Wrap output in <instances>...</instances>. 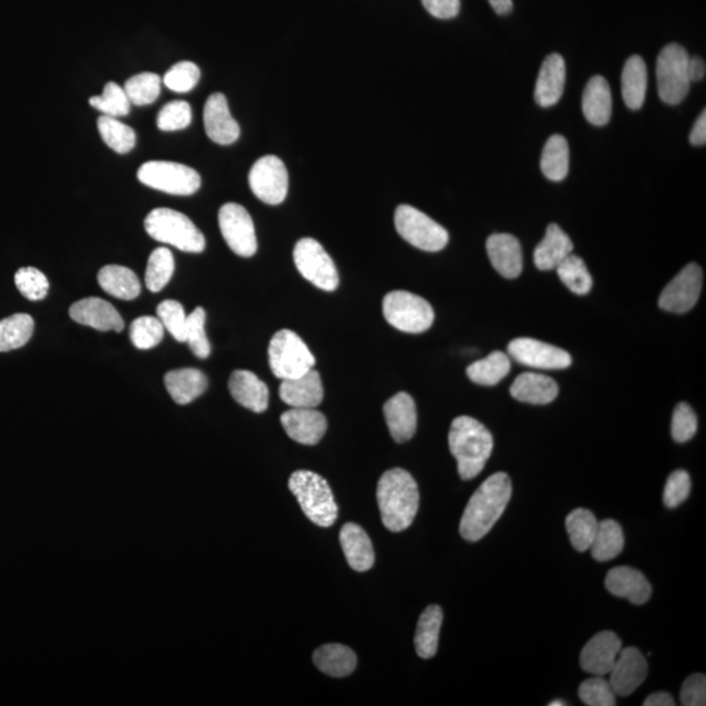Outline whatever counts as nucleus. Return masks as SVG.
Instances as JSON below:
<instances>
[{"label": "nucleus", "mask_w": 706, "mask_h": 706, "mask_svg": "<svg viewBox=\"0 0 706 706\" xmlns=\"http://www.w3.org/2000/svg\"><path fill=\"white\" fill-rule=\"evenodd\" d=\"M204 129L208 138L220 146H229L240 138V126L229 112L228 101L223 93L208 97L203 112Z\"/></svg>", "instance_id": "nucleus-17"}, {"label": "nucleus", "mask_w": 706, "mask_h": 706, "mask_svg": "<svg viewBox=\"0 0 706 706\" xmlns=\"http://www.w3.org/2000/svg\"><path fill=\"white\" fill-rule=\"evenodd\" d=\"M138 180L170 195H193L202 184L197 170L173 161H147L138 170Z\"/></svg>", "instance_id": "nucleus-10"}, {"label": "nucleus", "mask_w": 706, "mask_h": 706, "mask_svg": "<svg viewBox=\"0 0 706 706\" xmlns=\"http://www.w3.org/2000/svg\"><path fill=\"white\" fill-rule=\"evenodd\" d=\"M314 665L323 674L344 678L356 669L357 658L353 650L340 644L323 645L313 656Z\"/></svg>", "instance_id": "nucleus-34"}, {"label": "nucleus", "mask_w": 706, "mask_h": 706, "mask_svg": "<svg viewBox=\"0 0 706 706\" xmlns=\"http://www.w3.org/2000/svg\"><path fill=\"white\" fill-rule=\"evenodd\" d=\"M582 703L589 706H615L616 695L605 676L593 675L578 688Z\"/></svg>", "instance_id": "nucleus-48"}, {"label": "nucleus", "mask_w": 706, "mask_h": 706, "mask_svg": "<svg viewBox=\"0 0 706 706\" xmlns=\"http://www.w3.org/2000/svg\"><path fill=\"white\" fill-rule=\"evenodd\" d=\"M449 448L463 480L476 478L483 471L493 450L492 433L470 416L454 419L449 432Z\"/></svg>", "instance_id": "nucleus-3"}, {"label": "nucleus", "mask_w": 706, "mask_h": 706, "mask_svg": "<svg viewBox=\"0 0 706 706\" xmlns=\"http://www.w3.org/2000/svg\"><path fill=\"white\" fill-rule=\"evenodd\" d=\"M384 414L394 441H410L418 428V412L410 394L398 393L385 403Z\"/></svg>", "instance_id": "nucleus-22"}, {"label": "nucleus", "mask_w": 706, "mask_h": 706, "mask_svg": "<svg viewBox=\"0 0 706 706\" xmlns=\"http://www.w3.org/2000/svg\"><path fill=\"white\" fill-rule=\"evenodd\" d=\"M70 317L79 325L89 326L99 331L121 333L125 329V322L117 309L99 297L76 301L70 308Z\"/></svg>", "instance_id": "nucleus-19"}, {"label": "nucleus", "mask_w": 706, "mask_h": 706, "mask_svg": "<svg viewBox=\"0 0 706 706\" xmlns=\"http://www.w3.org/2000/svg\"><path fill=\"white\" fill-rule=\"evenodd\" d=\"M489 261L495 270L506 279H516L523 269L520 241L508 233H496L487 240Z\"/></svg>", "instance_id": "nucleus-23"}, {"label": "nucleus", "mask_w": 706, "mask_h": 706, "mask_svg": "<svg viewBox=\"0 0 706 706\" xmlns=\"http://www.w3.org/2000/svg\"><path fill=\"white\" fill-rule=\"evenodd\" d=\"M692 488L691 476L687 471L676 470L667 479L663 503L666 508L675 509L682 505L690 496Z\"/></svg>", "instance_id": "nucleus-53"}, {"label": "nucleus", "mask_w": 706, "mask_h": 706, "mask_svg": "<svg viewBox=\"0 0 706 706\" xmlns=\"http://www.w3.org/2000/svg\"><path fill=\"white\" fill-rule=\"evenodd\" d=\"M648 89V70L640 55H632L625 62L622 74V95L625 105L640 110L644 105Z\"/></svg>", "instance_id": "nucleus-32"}, {"label": "nucleus", "mask_w": 706, "mask_h": 706, "mask_svg": "<svg viewBox=\"0 0 706 706\" xmlns=\"http://www.w3.org/2000/svg\"><path fill=\"white\" fill-rule=\"evenodd\" d=\"M164 382L170 397L181 406L201 397L208 387L206 374L195 368L172 370L165 374Z\"/></svg>", "instance_id": "nucleus-29"}, {"label": "nucleus", "mask_w": 706, "mask_h": 706, "mask_svg": "<svg viewBox=\"0 0 706 706\" xmlns=\"http://www.w3.org/2000/svg\"><path fill=\"white\" fill-rule=\"evenodd\" d=\"M565 705H568V704L565 703V701H561V700L552 701V703L548 704V706H565Z\"/></svg>", "instance_id": "nucleus-61"}, {"label": "nucleus", "mask_w": 706, "mask_h": 706, "mask_svg": "<svg viewBox=\"0 0 706 706\" xmlns=\"http://www.w3.org/2000/svg\"><path fill=\"white\" fill-rule=\"evenodd\" d=\"M606 589L615 597L628 599L632 605H645L652 597V585L644 574L631 567L612 568L607 573Z\"/></svg>", "instance_id": "nucleus-21"}, {"label": "nucleus", "mask_w": 706, "mask_h": 706, "mask_svg": "<svg viewBox=\"0 0 706 706\" xmlns=\"http://www.w3.org/2000/svg\"><path fill=\"white\" fill-rule=\"evenodd\" d=\"M624 548V533L622 526L614 520L599 522L597 534L591 544L590 551L594 560L599 563L614 560L622 554Z\"/></svg>", "instance_id": "nucleus-37"}, {"label": "nucleus", "mask_w": 706, "mask_h": 706, "mask_svg": "<svg viewBox=\"0 0 706 706\" xmlns=\"http://www.w3.org/2000/svg\"><path fill=\"white\" fill-rule=\"evenodd\" d=\"M377 501L386 529L391 533H401L412 525L418 514V484L406 470L386 471L378 482Z\"/></svg>", "instance_id": "nucleus-2"}, {"label": "nucleus", "mask_w": 706, "mask_h": 706, "mask_svg": "<svg viewBox=\"0 0 706 706\" xmlns=\"http://www.w3.org/2000/svg\"><path fill=\"white\" fill-rule=\"evenodd\" d=\"M340 544H342L347 563L356 572H367L374 565L372 540L365 533L363 527L356 523H346L340 530Z\"/></svg>", "instance_id": "nucleus-27"}, {"label": "nucleus", "mask_w": 706, "mask_h": 706, "mask_svg": "<svg viewBox=\"0 0 706 706\" xmlns=\"http://www.w3.org/2000/svg\"><path fill=\"white\" fill-rule=\"evenodd\" d=\"M221 235L233 253L250 258L257 253L258 242L252 216L241 204L227 203L219 211Z\"/></svg>", "instance_id": "nucleus-12"}, {"label": "nucleus", "mask_w": 706, "mask_h": 706, "mask_svg": "<svg viewBox=\"0 0 706 706\" xmlns=\"http://www.w3.org/2000/svg\"><path fill=\"white\" fill-rule=\"evenodd\" d=\"M514 399L523 403L548 404L554 402L559 387L551 377L539 373H522L510 387Z\"/></svg>", "instance_id": "nucleus-30"}, {"label": "nucleus", "mask_w": 706, "mask_h": 706, "mask_svg": "<svg viewBox=\"0 0 706 706\" xmlns=\"http://www.w3.org/2000/svg\"><path fill=\"white\" fill-rule=\"evenodd\" d=\"M300 274L322 291L333 292L339 286V275L333 258L314 238H301L293 250Z\"/></svg>", "instance_id": "nucleus-11"}, {"label": "nucleus", "mask_w": 706, "mask_h": 706, "mask_svg": "<svg viewBox=\"0 0 706 706\" xmlns=\"http://www.w3.org/2000/svg\"><path fill=\"white\" fill-rule=\"evenodd\" d=\"M89 105L99 110L104 116L113 118L127 116L131 108V102L125 89L114 82L105 85L104 93L101 96L91 97Z\"/></svg>", "instance_id": "nucleus-45"}, {"label": "nucleus", "mask_w": 706, "mask_h": 706, "mask_svg": "<svg viewBox=\"0 0 706 706\" xmlns=\"http://www.w3.org/2000/svg\"><path fill=\"white\" fill-rule=\"evenodd\" d=\"M97 127L106 146L117 153H127L133 150L136 143L134 129L125 125L117 118L102 116L97 119Z\"/></svg>", "instance_id": "nucleus-41"}, {"label": "nucleus", "mask_w": 706, "mask_h": 706, "mask_svg": "<svg viewBox=\"0 0 706 706\" xmlns=\"http://www.w3.org/2000/svg\"><path fill=\"white\" fill-rule=\"evenodd\" d=\"M174 274V257L167 248L153 250L148 259L146 286L151 292L163 291Z\"/></svg>", "instance_id": "nucleus-43"}, {"label": "nucleus", "mask_w": 706, "mask_h": 706, "mask_svg": "<svg viewBox=\"0 0 706 706\" xmlns=\"http://www.w3.org/2000/svg\"><path fill=\"white\" fill-rule=\"evenodd\" d=\"M15 284L21 295L31 301H41L48 296L49 280L34 267H23L16 272Z\"/></svg>", "instance_id": "nucleus-50"}, {"label": "nucleus", "mask_w": 706, "mask_h": 706, "mask_svg": "<svg viewBox=\"0 0 706 706\" xmlns=\"http://www.w3.org/2000/svg\"><path fill=\"white\" fill-rule=\"evenodd\" d=\"M680 701L684 706L706 705V678L704 674L688 676L680 691Z\"/></svg>", "instance_id": "nucleus-55"}, {"label": "nucleus", "mask_w": 706, "mask_h": 706, "mask_svg": "<svg viewBox=\"0 0 706 706\" xmlns=\"http://www.w3.org/2000/svg\"><path fill=\"white\" fill-rule=\"evenodd\" d=\"M144 228L153 240L174 246L181 252L202 253L206 238L197 225L181 212L156 208L144 220Z\"/></svg>", "instance_id": "nucleus-5"}, {"label": "nucleus", "mask_w": 706, "mask_h": 706, "mask_svg": "<svg viewBox=\"0 0 706 706\" xmlns=\"http://www.w3.org/2000/svg\"><path fill=\"white\" fill-rule=\"evenodd\" d=\"M582 112L591 125L605 126L612 114L610 85L603 76H593L586 85L582 97Z\"/></svg>", "instance_id": "nucleus-31"}, {"label": "nucleus", "mask_w": 706, "mask_h": 706, "mask_svg": "<svg viewBox=\"0 0 706 706\" xmlns=\"http://www.w3.org/2000/svg\"><path fill=\"white\" fill-rule=\"evenodd\" d=\"M706 66L703 59L699 57H693L688 59V76H690L691 83L700 82L705 78Z\"/></svg>", "instance_id": "nucleus-58"}, {"label": "nucleus", "mask_w": 706, "mask_h": 706, "mask_svg": "<svg viewBox=\"0 0 706 706\" xmlns=\"http://www.w3.org/2000/svg\"><path fill=\"white\" fill-rule=\"evenodd\" d=\"M442 620L444 614L440 606H429L421 614L415 635L416 653L420 658L429 659L436 656Z\"/></svg>", "instance_id": "nucleus-35"}, {"label": "nucleus", "mask_w": 706, "mask_h": 706, "mask_svg": "<svg viewBox=\"0 0 706 706\" xmlns=\"http://www.w3.org/2000/svg\"><path fill=\"white\" fill-rule=\"evenodd\" d=\"M199 79H201L199 67L193 62L184 61L170 68L163 82L170 91L186 93L197 87Z\"/></svg>", "instance_id": "nucleus-51"}, {"label": "nucleus", "mask_w": 706, "mask_h": 706, "mask_svg": "<svg viewBox=\"0 0 706 706\" xmlns=\"http://www.w3.org/2000/svg\"><path fill=\"white\" fill-rule=\"evenodd\" d=\"M648 673V661L639 649L622 648L608 674V682L616 696L627 697L645 682Z\"/></svg>", "instance_id": "nucleus-16"}, {"label": "nucleus", "mask_w": 706, "mask_h": 706, "mask_svg": "<svg viewBox=\"0 0 706 706\" xmlns=\"http://www.w3.org/2000/svg\"><path fill=\"white\" fill-rule=\"evenodd\" d=\"M131 104L146 106L152 104L160 96L161 78L153 72H142L127 80L125 87Z\"/></svg>", "instance_id": "nucleus-44"}, {"label": "nucleus", "mask_w": 706, "mask_h": 706, "mask_svg": "<svg viewBox=\"0 0 706 706\" xmlns=\"http://www.w3.org/2000/svg\"><path fill=\"white\" fill-rule=\"evenodd\" d=\"M512 480L505 472H496L476 489L463 513L459 533L467 542L483 539L500 520L512 497Z\"/></svg>", "instance_id": "nucleus-1"}, {"label": "nucleus", "mask_w": 706, "mask_h": 706, "mask_svg": "<svg viewBox=\"0 0 706 706\" xmlns=\"http://www.w3.org/2000/svg\"><path fill=\"white\" fill-rule=\"evenodd\" d=\"M288 487L305 516L317 526L330 527L338 520L339 509L325 478L316 472L299 470L289 478Z\"/></svg>", "instance_id": "nucleus-4"}, {"label": "nucleus", "mask_w": 706, "mask_h": 706, "mask_svg": "<svg viewBox=\"0 0 706 706\" xmlns=\"http://www.w3.org/2000/svg\"><path fill=\"white\" fill-rule=\"evenodd\" d=\"M249 185L255 197L263 203L276 206L288 194V172L283 161L276 156H265L255 161L249 173Z\"/></svg>", "instance_id": "nucleus-13"}, {"label": "nucleus", "mask_w": 706, "mask_h": 706, "mask_svg": "<svg viewBox=\"0 0 706 706\" xmlns=\"http://www.w3.org/2000/svg\"><path fill=\"white\" fill-rule=\"evenodd\" d=\"M394 223L403 240L424 252H440L448 245V231L418 208L401 204L395 211Z\"/></svg>", "instance_id": "nucleus-8"}, {"label": "nucleus", "mask_w": 706, "mask_h": 706, "mask_svg": "<svg viewBox=\"0 0 706 706\" xmlns=\"http://www.w3.org/2000/svg\"><path fill=\"white\" fill-rule=\"evenodd\" d=\"M269 361L272 373L282 381L303 376L316 365V357L292 330H280L272 337Z\"/></svg>", "instance_id": "nucleus-6"}, {"label": "nucleus", "mask_w": 706, "mask_h": 706, "mask_svg": "<svg viewBox=\"0 0 706 706\" xmlns=\"http://www.w3.org/2000/svg\"><path fill=\"white\" fill-rule=\"evenodd\" d=\"M99 284L106 293L119 300L131 301L140 295V282L133 270L127 267L109 265L99 272Z\"/></svg>", "instance_id": "nucleus-33"}, {"label": "nucleus", "mask_w": 706, "mask_h": 706, "mask_svg": "<svg viewBox=\"0 0 706 706\" xmlns=\"http://www.w3.org/2000/svg\"><path fill=\"white\" fill-rule=\"evenodd\" d=\"M701 288H703V270L696 263H690L663 289L658 304L666 312L676 314L690 312L699 301Z\"/></svg>", "instance_id": "nucleus-14"}, {"label": "nucleus", "mask_w": 706, "mask_h": 706, "mask_svg": "<svg viewBox=\"0 0 706 706\" xmlns=\"http://www.w3.org/2000/svg\"><path fill=\"white\" fill-rule=\"evenodd\" d=\"M164 330L159 318L139 317L131 323L130 339L139 350H151L164 339Z\"/></svg>", "instance_id": "nucleus-46"}, {"label": "nucleus", "mask_w": 706, "mask_h": 706, "mask_svg": "<svg viewBox=\"0 0 706 706\" xmlns=\"http://www.w3.org/2000/svg\"><path fill=\"white\" fill-rule=\"evenodd\" d=\"M204 325H206V312L203 308H197L187 316L185 343L189 344L190 350L198 359H207L211 353Z\"/></svg>", "instance_id": "nucleus-47"}, {"label": "nucleus", "mask_w": 706, "mask_h": 706, "mask_svg": "<svg viewBox=\"0 0 706 706\" xmlns=\"http://www.w3.org/2000/svg\"><path fill=\"white\" fill-rule=\"evenodd\" d=\"M382 309L386 321L403 333H425L435 321L431 304L423 297L407 291L387 293Z\"/></svg>", "instance_id": "nucleus-7"}, {"label": "nucleus", "mask_w": 706, "mask_h": 706, "mask_svg": "<svg viewBox=\"0 0 706 706\" xmlns=\"http://www.w3.org/2000/svg\"><path fill=\"white\" fill-rule=\"evenodd\" d=\"M512 368L510 356L504 352L495 351L489 353L486 359L475 361L467 368V377L474 384L482 386H495L508 376Z\"/></svg>", "instance_id": "nucleus-36"}, {"label": "nucleus", "mask_w": 706, "mask_h": 706, "mask_svg": "<svg viewBox=\"0 0 706 706\" xmlns=\"http://www.w3.org/2000/svg\"><path fill=\"white\" fill-rule=\"evenodd\" d=\"M156 313L164 329L168 330L177 342L185 343L187 316L184 306L176 300H165L157 306Z\"/></svg>", "instance_id": "nucleus-49"}, {"label": "nucleus", "mask_w": 706, "mask_h": 706, "mask_svg": "<svg viewBox=\"0 0 706 706\" xmlns=\"http://www.w3.org/2000/svg\"><path fill=\"white\" fill-rule=\"evenodd\" d=\"M508 353L518 364L529 368L565 369L572 364V357L567 351L537 339H514L509 343Z\"/></svg>", "instance_id": "nucleus-15"}, {"label": "nucleus", "mask_w": 706, "mask_h": 706, "mask_svg": "<svg viewBox=\"0 0 706 706\" xmlns=\"http://www.w3.org/2000/svg\"><path fill=\"white\" fill-rule=\"evenodd\" d=\"M644 706H674L675 701L673 699V696L670 695V693L667 692H656L652 693V695L646 697L644 703H642Z\"/></svg>", "instance_id": "nucleus-59"}, {"label": "nucleus", "mask_w": 706, "mask_h": 706, "mask_svg": "<svg viewBox=\"0 0 706 706\" xmlns=\"http://www.w3.org/2000/svg\"><path fill=\"white\" fill-rule=\"evenodd\" d=\"M496 14L506 15L513 10V0H489Z\"/></svg>", "instance_id": "nucleus-60"}, {"label": "nucleus", "mask_w": 706, "mask_h": 706, "mask_svg": "<svg viewBox=\"0 0 706 706\" xmlns=\"http://www.w3.org/2000/svg\"><path fill=\"white\" fill-rule=\"evenodd\" d=\"M567 67L560 54H550L540 67L535 84V101L542 108H551L560 101L565 88Z\"/></svg>", "instance_id": "nucleus-24"}, {"label": "nucleus", "mask_w": 706, "mask_h": 706, "mask_svg": "<svg viewBox=\"0 0 706 706\" xmlns=\"http://www.w3.org/2000/svg\"><path fill=\"white\" fill-rule=\"evenodd\" d=\"M425 10L437 19L448 20L459 14L461 0H421Z\"/></svg>", "instance_id": "nucleus-56"}, {"label": "nucleus", "mask_w": 706, "mask_h": 706, "mask_svg": "<svg viewBox=\"0 0 706 706\" xmlns=\"http://www.w3.org/2000/svg\"><path fill=\"white\" fill-rule=\"evenodd\" d=\"M557 275L561 282L565 284L576 295H588L593 287V278H591L588 267L578 255H568L563 262L557 266Z\"/></svg>", "instance_id": "nucleus-42"}, {"label": "nucleus", "mask_w": 706, "mask_h": 706, "mask_svg": "<svg viewBox=\"0 0 706 706\" xmlns=\"http://www.w3.org/2000/svg\"><path fill=\"white\" fill-rule=\"evenodd\" d=\"M193 113L186 101H172L160 110L157 116V127L161 131L184 130L190 126Z\"/></svg>", "instance_id": "nucleus-52"}, {"label": "nucleus", "mask_w": 706, "mask_h": 706, "mask_svg": "<svg viewBox=\"0 0 706 706\" xmlns=\"http://www.w3.org/2000/svg\"><path fill=\"white\" fill-rule=\"evenodd\" d=\"M573 253L571 238L557 224L548 225L546 236L534 252L535 266L542 271L556 270Z\"/></svg>", "instance_id": "nucleus-28"}, {"label": "nucleus", "mask_w": 706, "mask_h": 706, "mask_svg": "<svg viewBox=\"0 0 706 706\" xmlns=\"http://www.w3.org/2000/svg\"><path fill=\"white\" fill-rule=\"evenodd\" d=\"M228 386L233 399L242 407L257 412V414H261L269 408V387L265 382L259 380L253 372L236 370L229 378Z\"/></svg>", "instance_id": "nucleus-26"}, {"label": "nucleus", "mask_w": 706, "mask_h": 706, "mask_svg": "<svg viewBox=\"0 0 706 706\" xmlns=\"http://www.w3.org/2000/svg\"><path fill=\"white\" fill-rule=\"evenodd\" d=\"M599 522L593 512L580 508L569 513L565 520V527L571 539L574 550L586 552L590 550L591 544L597 534Z\"/></svg>", "instance_id": "nucleus-39"}, {"label": "nucleus", "mask_w": 706, "mask_h": 706, "mask_svg": "<svg viewBox=\"0 0 706 706\" xmlns=\"http://www.w3.org/2000/svg\"><path fill=\"white\" fill-rule=\"evenodd\" d=\"M687 50L678 44L662 49L657 59L658 95L665 104L678 105L686 99L691 88L688 76Z\"/></svg>", "instance_id": "nucleus-9"}, {"label": "nucleus", "mask_w": 706, "mask_h": 706, "mask_svg": "<svg viewBox=\"0 0 706 706\" xmlns=\"http://www.w3.org/2000/svg\"><path fill=\"white\" fill-rule=\"evenodd\" d=\"M34 321L29 314L19 313L0 321V352L24 347L31 340Z\"/></svg>", "instance_id": "nucleus-40"}, {"label": "nucleus", "mask_w": 706, "mask_h": 706, "mask_svg": "<svg viewBox=\"0 0 706 706\" xmlns=\"http://www.w3.org/2000/svg\"><path fill=\"white\" fill-rule=\"evenodd\" d=\"M540 168L550 181L565 180L569 172V146L563 135H552L543 148Z\"/></svg>", "instance_id": "nucleus-38"}, {"label": "nucleus", "mask_w": 706, "mask_h": 706, "mask_svg": "<svg viewBox=\"0 0 706 706\" xmlns=\"http://www.w3.org/2000/svg\"><path fill=\"white\" fill-rule=\"evenodd\" d=\"M280 421L287 435L303 445L318 444L327 431L325 415L316 408H291Z\"/></svg>", "instance_id": "nucleus-20"}, {"label": "nucleus", "mask_w": 706, "mask_h": 706, "mask_svg": "<svg viewBox=\"0 0 706 706\" xmlns=\"http://www.w3.org/2000/svg\"><path fill=\"white\" fill-rule=\"evenodd\" d=\"M690 142L693 146L701 147L706 143V112L701 113L697 118L690 135Z\"/></svg>", "instance_id": "nucleus-57"}, {"label": "nucleus", "mask_w": 706, "mask_h": 706, "mask_svg": "<svg viewBox=\"0 0 706 706\" xmlns=\"http://www.w3.org/2000/svg\"><path fill=\"white\" fill-rule=\"evenodd\" d=\"M697 432V416L690 404L679 403L675 407L673 421H671V435L676 442L683 444L692 440Z\"/></svg>", "instance_id": "nucleus-54"}, {"label": "nucleus", "mask_w": 706, "mask_h": 706, "mask_svg": "<svg viewBox=\"0 0 706 706\" xmlns=\"http://www.w3.org/2000/svg\"><path fill=\"white\" fill-rule=\"evenodd\" d=\"M622 648V640L616 633L611 631L598 633L582 649L580 656L582 670L591 675L607 676Z\"/></svg>", "instance_id": "nucleus-18"}, {"label": "nucleus", "mask_w": 706, "mask_h": 706, "mask_svg": "<svg viewBox=\"0 0 706 706\" xmlns=\"http://www.w3.org/2000/svg\"><path fill=\"white\" fill-rule=\"evenodd\" d=\"M280 398L292 408H316L323 401V385L320 373L309 370L303 376L282 381Z\"/></svg>", "instance_id": "nucleus-25"}]
</instances>
